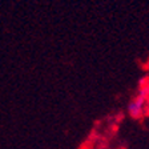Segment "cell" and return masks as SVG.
Returning a JSON list of instances; mask_svg holds the SVG:
<instances>
[{"mask_svg":"<svg viewBox=\"0 0 149 149\" xmlns=\"http://www.w3.org/2000/svg\"><path fill=\"white\" fill-rule=\"evenodd\" d=\"M148 104V100L141 96L134 97L132 101L128 104V113L132 118H141L145 112V107Z\"/></svg>","mask_w":149,"mask_h":149,"instance_id":"1","label":"cell"},{"mask_svg":"<svg viewBox=\"0 0 149 149\" xmlns=\"http://www.w3.org/2000/svg\"><path fill=\"white\" fill-rule=\"evenodd\" d=\"M148 105H149V97H148Z\"/></svg>","mask_w":149,"mask_h":149,"instance_id":"2","label":"cell"}]
</instances>
